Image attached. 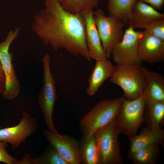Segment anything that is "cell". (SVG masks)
I'll return each instance as SVG.
<instances>
[{"label": "cell", "mask_w": 164, "mask_h": 164, "mask_svg": "<svg viewBox=\"0 0 164 164\" xmlns=\"http://www.w3.org/2000/svg\"><path fill=\"white\" fill-rule=\"evenodd\" d=\"M31 163L33 164H69L50 145L39 157L31 158Z\"/></svg>", "instance_id": "obj_23"}, {"label": "cell", "mask_w": 164, "mask_h": 164, "mask_svg": "<svg viewBox=\"0 0 164 164\" xmlns=\"http://www.w3.org/2000/svg\"><path fill=\"white\" fill-rule=\"evenodd\" d=\"M80 153L83 164H101L97 145L94 134L83 135L79 139Z\"/></svg>", "instance_id": "obj_19"}, {"label": "cell", "mask_w": 164, "mask_h": 164, "mask_svg": "<svg viewBox=\"0 0 164 164\" xmlns=\"http://www.w3.org/2000/svg\"><path fill=\"white\" fill-rule=\"evenodd\" d=\"M145 29L152 35L164 41V19L152 22Z\"/></svg>", "instance_id": "obj_24"}, {"label": "cell", "mask_w": 164, "mask_h": 164, "mask_svg": "<svg viewBox=\"0 0 164 164\" xmlns=\"http://www.w3.org/2000/svg\"><path fill=\"white\" fill-rule=\"evenodd\" d=\"M62 8L72 14L93 10L97 7L101 0H57Z\"/></svg>", "instance_id": "obj_22"}, {"label": "cell", "mask_w": 164, "mask_h": 164, "mask_svg": "<svg viewBox=\"0 0 164 164\" xmlns=\"http://www.w3.org/2000/svg\"><path fill=\"white\" fill-rule=\"evenodd\" d=\"M138 52L142 61L153 63L164 60V41L145 30L141 32Z\"/></svg>", "instance_id": "obj_12"}, {"label": "cell", "mask_w": 164, "mask_h": 164, "mask_svg": "<svg viewBox=\"0 0 164 164\" xmlns=\"http://www.w3.org/2000/svg\"><path fill=\"white\" fill-rule=\"evenodd\" d=\"M38 126L36 118L24 112L18 125L0 129V141L9 143L12 149H16L27 137L37 130Z\"/></svg>", "instance_id": "obj_11"}, {"label": "cell", "mask_w": 164, "mask_h": 164, "mask_svg": "<svg viewBox=\"0 0 164 164\" xmlns=\"http://www.w3.org/2000/svg\"><path fill=\"white\" fill-rule=\"evenodd\" d=\"M137 0H108L109 15L120 20L125 25L129 24L133 7Z\"/></svg>", "instance_id": "obj_20"}, {"label": "cell", "mask_w": 164, "mask_h": 164, "mask_svg": "<svg viewBox=\"0 0 164 164\" xmlns=\"http://www.w3.org/2000/svg\"><path fill=\"white\" fill-rule=\"evenodd\" d=\"M2 128L1 126L0 125V129H1V128Z\"/></svg>", "instance_id": "obj_28"}, {"label": "cell", "mask_w": 164, "mask_h": 164, "mask_svg": "<svg viewBox=\"0 0 164 164\" xmlns=\"http://www.w3.org/2000/svg\"><path fill=\"white\" fill-rule=\"evenodd\" d=\"M50 145L54 148L69 164H81L79 142L68 135H61L50 129L43 131Z\"/></svg>", "instance_id": "obj_10"}, {"label": "cell", "mask_w": 164, "mask_h": 164, "mask_svg": "<svg viewBox=\"0 0 164 164\" xmlns=\"http://www.w3.org/2000/svg\"><path fill=\"white\" fill-rule=\"evenodd\" d=\"M141 31H136L131 27L126 29L122 40L113 47L111 56L118 64H141L138 47Z\"/></svg>", "instance_id": "obj_9"}, {"label": "cell", "mask_w": 164, "mask_h": 164, "mask_svg": "<svg viewBox=\"0 0 164 164\" xmlns=\"http://www.w3.org/2000/svg\"><path fill=\"white\" fill-rule=\"evenodd\" d=\"M45 8L33 17L32 31L55 51L63 49L90 61L82 12L70 13L57 0H45Z\"/></svg>", "instance_id": "obj_1"}, {"label": "cell", "mask_w": 164, "mask_h": 164, "mask_svg": "<svg viewBox=\"0 0 164 164\" xmlns=\"http://www.w3.org/2000/svg\"><path fill=\"white\" fill-rule=\"evenodd\" d=\"M123 96L121 107L114 121L120 133L130 139L137 134L144 121L146 98L143 93L132 100H128Z\"/></svg>", "instance_id": "obj_4"}, {"label": "cell", "mask_w": 164, "mask_h": 164, "mask_svg": "<svg viewBox=\"0 0 164 164\" xmlns=\"http://www.w3.org/2000/svg\"><path fill=\"white\" fill-rule=\"evenodd\" d=\"M42 61L43 68V82L38 101L46 126L49 129L57 132L53 120L54 108L57 97L55 82L51 72L50 55H45Z\"/></svg>", "instance_id": "obj_7"}, {"label": "cell", "mask_w": 164, "mask_h": 164, "mask_svg": "<svg viewBox=\"0 0 164 164\" xmlns=\"http://www.w3.org/2000/svg\"><path fill=\"white\" fill-rule=\"evenodd\" d=\"M144 118L147 127L154 131L163 129L164 124V102L146 99Z\"/></svg>", "instance_id": "obj_18"}, {"label": "cell", "mask_w": 164, "mask_h": 164, "mask_svg": "<svg viewBox=\"0 0 164 164\" xmlns=\"http://www.w3.org/2000/svg\"><path fill=\"white\" fill-rule=\"evenodd\" d=\"M93 16L106 58L109 59L113 47L123 38V29L125 25L114 16H106L101 9L94 11Z\"/></svg>", "instance_id": "obj_6"}, {"label": "cell", "mask_w": 164, "mask_h": 164, "mask_svg": "<svg viewBox=\"0 0 164 164\" xmlns=\"http://www.w3.org/2000/svg\"><path fill=\"white\" fill-rule=\"evenodd\" d=\"M6 142L0 141V162L7 164H17L18 160L7 152Z\"/></svg>", "instance_id": "obj_25"}, {"label": "cell", "mask_w": 164, "mask_h": 164, "mask_svg": "<svg viewBox=\"0 0 164 164\" xmlns=\"http://www.w3.org/2000/svg\"><path fill=\"white\" fill-rule=\"evenodd\" d=\"M114 66L108 60L96 61L93 70L88 79L86 92L90 96L94 95L104 81L112 75Z\"/></svg>", "instance_id": "obj_16"}, {"label": "cell", "mask_w": 164, "mask_h": 164, "mask_svg": "<svg viewBox=\"0 0 164 164\" xmlns=\"http://www.w3.org/2000/svg\"><path fill=\"white\" fill-rule=\"evenodd\" d=\"M6 86L5 74L0 61V94L2 95L5 92Z\"/></svg>", "instance_id": "obj_27"}, {"label": "cell", "mask_w": 164, "mask_h": 164, "mask_svg": "<svg viewBox=\"0 0 164 164\" xmlns=\"http://www.w3.org/2000/svg\"><path fill=\"white\" fill-rule=\"evenodd\" d=\"M148 4L155 9L161 10L164 5V0H137Z\"/></svg>", "instance_id": "obj_26"}, {"label": "cell", "mask_w": 164, "mask_h": 164, "mask_svg": "<svg viewBox=\"0 0 164 164\" xmlns=\"http://www.w3.org/2000/svg\"><path fill=\"white\" fill-rule=\"evenodd\" d=\"M160 145L155 144L135 152L129 159L135 164H155L160 153Z\"/></svg>", "instance_id": "obj_21"}, {"label": "cell", "mask_w": 164, "mask_h": 164, "mask_svg": "<svg viewBox=\"0 0 164 164\" xmlns=\"http://www.w3.org/2000/svg\"><path fill=\"white\" fill-rule=\"evenodd\" d=\"M120 133L114 119L94 133L101 164L123 163V158L118 141Z\"/></svg>", "instance_id": "obj_5"}, {"label": "cell", "mask_w": 164, "mask_h": 164, "mask_svg": "<svg viewBox=\"0 0 164 164\" xmlns=\"http://www.w3.org/2000/svg\"><path fill=\"white\" fill-rule=\"evenodd\" d=\"M109 80L122 89L126 99L135 100L144 91L145 76L143 67L141 64H117Z\"/></svg>", "instance_id": "obj_2"}, {"label": "cell", "mask_w": 164, "mask_h": 164, "mask_svg": "<svg viewBox=\"0 0 164 164\" xmlns=\"http://www.w3.org/2000/svg\"><path fill=\"white\" fill-rule=\"evenodd\" d=\"M123 96L105 99L97 103L80 121L83 135H93L99 128L115 119L121 107Z\"/></svg>", "instance_id": "obj_3"}, {"label": "cell", "mask_w": 164, "mask_h": 164, "mask_svg": "<svg viewBox=\"0 0 164 164\" xmlns=\"http://www.w3.org/2000/svg\"><path fill=\"white\" fill-rule=\"evenodd\" d=\"M145 82L143 92L146 99L164 102V78L159 73L143 67Z\"/></svg>", "instance_id": "obj_17"}, {"label": "cell", "mask_w": 164, "mask_h": 164, "mask_svg": "<svg viewBox=\"0 0 164 164\" xmlns=\"http://www.w3.org/2000/svg\"><path fill=\"white\" fill-rule=\"evenodd\" d=\"M20 28L10 30L4 40L0 43V61L6 78L5 92L2 95L5 99L12 100L18 95L20 84L12 63V55L9 51L10 45L19 35Z\"/></svg>", "instance_id": "obj_8"}, {"label": "cell", "mask_w": 164, "mask_h": 164, "mask_svg": "<svg viewBox=\"0 0 164 164\" xmlns=\"http://www.w3.org/2000/svg\"><path fill=\"white\" fill-rule=\"evenodd\" d=\"M93 10L82 12L85 22L86 39L89 56L95 61L107 59L93 19Z\"/></svg>", "instance_id": "obj_13"}, {"label": "cell", "mask_w": 164, "mask_h": 164, "mask_svg": "<svg viewBox=\"0 0 164 164\" xmlns=\"http://www.w3.org/2000/svg\"><path fill=\"white\" fill-rule=\"evenodd\" d=\"M163 19L164 14L158 12L148 4L137 0L132 8L129 26L134 29H145L152 22Z\"/></svg>", "instance_id": "obj_14"}, {"label": "cell", "mask_w": 164, "mask_h": 164, "mask_svg": "<svg viewBox=\"0 0 164 164\" xmlns=\"http://www.w3.org/2000/svg\"><path fill=\"white\" fill-rule=\"evenodd\" d=\"M130 146L127 159L137 150L155 144L164 146V130L154 131L147 127H143L139 134L129 139Z\"/></svg>", "instance_id": "obj_15"}]
</instances>
